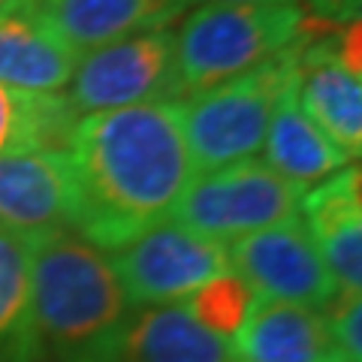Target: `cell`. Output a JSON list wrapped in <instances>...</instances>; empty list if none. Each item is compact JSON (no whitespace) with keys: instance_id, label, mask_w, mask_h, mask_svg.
<instances>
[{"instance_id":"cell-1","label":"cell","mask_w":362,"mask_h":362,"mask_svg":"<svg viewBox=\"0 0 362 362\" xmlns=\"http://www.w3.org/2000/svg\"><path fill=\"white\" fill-rule=\"evenodd\" d=\"M76 178V233L100 251L173 218L197 178L178 103H139L76 121L66 145Z\"/></svg>"},{"instance_id":"cell-2","label":"cell","mask_w":362,"mask_h":362,"mask_svg":"<svg viewBox=\"0 0 362 362\" xmlns=\"http://www.w3.org/2000/svg\"><path fill=\"white\" fill-rule=\"evenodd\" d=\"M30 245V293L45 356L100 362L130 314L109 254L76 230H52Z\"/></svg>"},{"instance_id":"cell-3","label":"cell","mask_w":362,"mask_h":362,"mask_svg":"<svg viewBox=\"0 0 362 362\" xmlns=\"http://www.w3.org/2000/svg\"><path fill=\"white\" fill-rule=\"evenodd\" d=\"M299 4H199L175 33L185 94L214 88L305 37Z\"/></svg>"},{"instance_id":"cell-4","label":"cell","mask_w":362,"mask_h":362,"mask_svg":"<svg viewBox=\"0 0 362 362\" xmlns=\"http://www.w3.org/2000/svg\"><path fill=\"white\" fill-rule=\"evenodd\" d=\"M299 42L275 58L178 103L181 130L197 173L230 166L263 151L269 118L296 70Z\"/></svg>"},{"instance_id":"cell-5","label":"cell","mask_w":362,"mask_h":362,"mask_svg":"<svg viewBox=\"0 0 362 362\" xmlns=\"http://www.w3.org/2000/svg\"><path fill=\"white\" fill-rule=\"evenodd\" d=\"M305 190L308 187L275 173L266 160L247 157L211 173H197L169 221L211 242L233 245L251 233L299 218Z\"/></svg>"},{"instance_id":"cell-6","label":"cell","mask_w":362,"mask_h":362,"mask_svg":"<svg viewBox=\"0 0 362 362\" xmlns=\"http://www.w3.org/2000/svg\"><path fill=\"white\" fill-rule=\"evenodd\" d=\"M178 94H185V88L178 76L175 30L160 28L85 52L64 97L82 118L124 106L163 103Z\"/></svg>"},{"instance_id":"cell-7","label":"cell","mask_w":362,"mask_h":362,"mask_svg":"<svg viewBox=\"0 0 362 362\" xmlns=\"http://www.w3.org/2000/svg\"><path fill=\"white\" fill-rule=\"evenodd\" d=\"M112 269L130 308L187 302L202 287L230 275L226 245L211 242L178 221H163L130 245L112 251Z\"/></svg>"},{"instance_id":"cell-8","label":"cell","mask_w":362,"mask_h":362,"mask_svg":"<svg viewBox=\"0 0 362 362\" xmlns=\"http://www.w3.org/2000/svg\"><path fill=\"white\" fill-rule=\"evenodd\" d=\"M226 259L230 275L242 281L254 299L326 311V305L338 296L329 269L299 218L233 242L226 247Z\"/></svg>"},{"instance_id":"cell-9","label":"cell","mask_w":362,"mask_h":362,"mask_svg":"<svg viewBox=\"0 0 362 362\" xmlns=\"http://www.w3.org/2000/svg\"><path fill=\"white\" fill-rule=\"evenodd\" d=\"M296 97L302 112L350 160L362 151V78L350 66L329 21L305 18L296 52Z\"/></svg>"},{"instance_id":"cell-10","label":"cell","mask_w":362,"mask_h":362,"mask_svg":"<svg viewBox=\"0 0 362 362\" xmlns=\"http://www.w3.org/2000/svg\"><path fill=\"white\" fill-rule=\"evenodd\" d=\"M76 230V178L66 151L0 157V233L33 242Z\"/></svg>"},{"instance_id":"cell-11","label":"cell","mask_w":362,"mask_h":362,"mask_svg":"<svg viewBox=\"0 0 362 362\" xmlns=\"http://www.w3.org/2000/svg\"><path fill=\"white\" fill-rule=\"evenodd\" d=\"M100 362H235L230 338L178 305L139 308L124 317Z\"/></svg>"},{"instance_id":"cell-12","label":"cell","mask_w":362,"mask_h":362,"mask_svg":"<svg viewBox=\"0 0 362 362\" xmlns=\"http://www.w3.org/2000/svg\"><path fill=\"white\" fill-rule=\"evenodd\" d=\"M302 226L329 269L338 293L362 290V190L359 169L344 166L317 181L299 202Z\"/></svg>"},{"instance_id":"cell-13","label":"cell","mask_w":362,"mask_h":362,"mask_svg":"<svg viewBox=\"0 0 362 362\" xmlns=\"http://www.w3.org/2000/svg\"><path fill=\"white\" fill-rule=\"evenodd\" d=\"M235 362H344L323 311L251 299L233 332Z\"/></svg>"},{"instance_id":"cell-14","label":"cell","mask_w":362,"mask_h":362,"mask_svg":"<svg viewBox=\"0 0 362 362\" xmlns=\"http://www.w3.org/2000/svg\"><path fill=\"white\" fill-rule=\"evenodd\" d=\"M33 13L54 37L85 54L100 45L118 42L169 28L190 6L187 0H33Z\"/></svg>"},{"instance_id":"cell-15","label":"cell","mask_w":362,"mask_h":362,"mask_svg":"<svg viewBox=\"0 0 362 362\" xmlns=\"http://www.w3.org/2000/svg\"><path fill=\"white\" fill-rule=\"evenodd\" d=\"M82 54L42 25L33 6L0 16V85L30 94H61Z\"/></svg>"},{"instance_id":"cell-16","label":"cell","mask_w":362,"mask_h":362,"mask_svg":"<svg viewBox=\"0 0 362 362\" xmlns=\"http://www.w3.org/2000/svg\"><path fill=\"white\" fill-rule=\"evenodd\" d=\"M263 154L275 173L302 187H311L350 166V157L302 112L296 97V70L272 109Z\"/></svg>"},{"instance_id":"cell-17","label":"cell","mask_w":362,"mask_h":362,"mask_svg":"<svg viewBox=\"0 0 362 362\" xmlns=\"http://www.w3.org/2000/svg\"><path fill=\"white\" fill-rule=\"evenodd\" d=\"M78 115L64 94H30L0 85V157L66 151Z\"/></svg>"},{"instance_id":"cell-18","label":"cell","mask_w":362,"mask_h":362,"mask_svg":"<svg viewBox=\"0 0 362 362\" xmlns=\"http://www.w3.org/2000/svg\"><path fill=\"white\" fill-rule=\"evenodd\" d=\"M30 293V245L0 233V362H42Z\"/></svg>"},{"instance_id":"cell-19","label":"cell","mask_w":362,"mask_h":362,"mask_svg":"<svg viewBox=\"0 0 362 362\" xmlns=\"http://www.w3.org/2000/svg\"><path fill=\"white\" fill-rule=\"evenodd\" d=\"M251 293L245 290L242 281H235L233 275L226 278H218L214 284L202 287L199 293H194L185 305L206 326H211L214 332L221 335H233L235 326L242 323V317L247 311V305H251Z\"/></svg>"},{"instance_id":"cell-20","label":"cell","mask_w":362,"mask_h":362,"mask_svg":"<svg viewBox=\"0 0 362 362\" xmlns=\"http://www.w3.org/2000/svg\"><path fill=\"white\" fill-rule=\"evenodd\" d=\"M326 323L335 338L338 350H341L344 362H362V302L359 293H338V296L326 305Z\"/></svg>"},{"instance_id":"cell-21","label":"cell","mask_w":362,"mask_h":362,"mask_svg":"<svg viewBox=\"0 0 362 362\" xmlns=\"http://www.w3.org/2000/svg\"><path fill=\"white\" fill-rule=\"evenodd\" d=\"M320 21H338V25H354L359 21V0H305Z\"/></svg>"},{"instance_id":"cell-22","label":"cell","mask_w":362,"mask_h":362,"mask_svg":"<svg viewBox=\"0 0 362 362\" xmlns=\"http://www.w3.org/2000/svg\"><path fill=\"white\" fill-rule=\"evenodd\" d=\"M187 4H296V0H187Z\"/></svg>"},{"instance_id":"cell-23","label":"cell","mask_w":362,"mask_h":362,"mask_svg":"<svg viewBox=\"0 0 362 362\" xmlns=\"http://www.w3.org/2000/svg\"><path fill=\"white\" fill-rule=\"evenodd\" d=\"M33 0H0V16H6V13H16V9L21 6H30Z\"/></svg>"}]
</instances>
